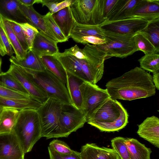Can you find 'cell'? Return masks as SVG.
Returning <instances> with one entry per match:
<instances>
[{
    "label": "cell",
    "mask_w": 159,
    "mask_h": 159,
    "mask_svg": "<svg viewBox=\"0 0 159 159\" xmlns=\"http://www.w3.org/2000/svg\"><path fill=\"white\" fill-rule=\"evenodd\" d=\"M140 68L153 73L159 72V54L155 53L145 55L138 60Z\"/></svg>",
    "instance_id": "obj_31"
},
{
    "label": "cell",
    "mask_w": 159,
    "mask_h": 159,
    "mask_svg": "<svg viewBox=\"0 0 159 159\" xmlns=\"http://www.w3.org/2000/svg\"><path fill=\"white\" fill-rule=\"evenodd\" d=\"M19 2V9L28 23L48 38L58 43V40L53 34L46 25L43 19L44 16L36 11L33 6L27 7Z\"/></svg>",
    "instance_id": "obj_14"
},
{
    "label": "cell",
    "mask_w": 159,
    "mask_h": 159,
    "mask_svg": "<svg viewBox=\"0 0 159 159\" xmlns=\"http://www.w3.org/2000/svg\"><path fill=\"white\" fill-rule=\"evenodd\" d=\"M16 23L22 30L29 50L30 49L35 37L39 31L28 23Z\"/></svg>",
    "instance_id": "obj_38"
},
{
    "label": "cell",
    "mask_w": 159,
    "mask_h": 159,
    "mask_svg": "<svg viewBox=\"0 0 159 159\" xmlns=\"http://www.w3.org/2000/svg\"><path fill=\"white\" fill-rule=\"evenodd\" d=\"M138 1V0H117L104 23L131 17L133 10Z\"/></svg>",
    "instance_id": "obj_18"
},
{
    "label": "cell",
    "mask_w": 159,
    "mask_h": 159,
    "mask_svg": "<svg viewBox=\"0 0 159 159\" xmlns=\"http://www.w3.org/2000/svg\"><path fill=\"white\" fill-rule=\"evenodd\" d=\"M74 0H61L57 5L56 7L51 13L52 14L68 7L70 6L74 1Z\"/></svg>",
    "instance_id": "obj_46"
},
{
    "label": "cell",
    "mask_w": 159,
    "mask_h": 159,
    "mask_svg": "<svg viewBox=\"0 0 159 159\" xmlns=\"http://www.w3.org/2000/svg\"><path fill=\"white\" fill-rule=\"evenodd\" d=\"M80 88L82 98V110L87 122L111 97L106 89H102L87 81H83Z\"/></svg>",
    "instance_id": "obj_9"
},
{
    "label": "cell",
    "mask_w": 159,
    "mask_h": 159,
    "mask_svg": "<svg viewBox=\"0 0 159 159\" xmlns=\"http://www.w3.org/2000/svg\"><path fill=\"white\" fill-rule=\"evenodd\" d=\"M152 81L156 88L159 89V72L153 73Z\"/></svg>",
    "instance_id": "obj_48"
},
{
    "label": "cell",
    "mask_w": 159,
    "mask_h": 159,
    "mask_svg": "<svg viewBox=\"0 0 159 159\" xmlns=\"http://www.w3.org/2000/svg\"><path fill=\"white\" fill-rule=\"evenodd\" d=\"M2 108L0 107V110H1V109Z\"/></svg>",
    "instance_id": "obj_50"
},
{
    "label": "cell",
    "mask_w": 159,
    "mask_h": 159,
    "mask_svg": "<svg viewBox=\"0 0 159 159\" xmlns=\"http://www.w3.org/2000/svg\"><path fill=\"white\" fill-rule=\"evenodd\" d=\"M13 133L25 154L30 152L42 138L41 123L37 109L19 110Z\"/></svg>",
    "instance_id": "obj_3"
},
{
    "label": "cell",
    "mask_w": 159,
    "mask_h": 159,
    "mask_svg": "<svg viewBox=\"0 0 159 159\" xmlns=\"http://www.w3.org/2000/svg\"><path fill=\"white\" fill-rule=\"evenodd\" d=\"M7 20L23 48L27 52L29 48L21 28L16 22L11 20Z\"/></svg>",
    "instance_id": "obj_40"
},
{
    "label": "cell",
    "mask_w": 159,
    "mask_h": 159,
    "mask_svg": "<svg viewBox=\"0 0 159 159\" xmlns=\"http://www.w3.org/2000/svg\"><path fill=\"white\" fill-rule=\"evenodd\" d=\"M18 0H0V16L19 23H28L21 12Z\"/></svg>",
    "instance_id": "obj_21"
},
{
    "label": "cell",
    "mask_w": 159,
    "mask_h": 159,
    "mask_svg": "<svg viewBox=\"0 0 159 159\" xmlns=\"http://www.w3.org/2000/svg\"><path fill=\"white\" fill-rule=\"evenodd\" d=\"M53 56L60 61L66 72L79 78L83 81H87L78 59L73 56L63 52H59Z\"/></svg>",
    "instance_id": "obj_22"
},
{
    "label": "cell",
    "mask_w": 159,
    "mask_h": 159,
    "mask_svg": "<svg viewBox=\"0 0 159 159\" xmlns=\"http://www.w3.org/2000/svg\"><path fill=\"white\" fill-rule=\"evenodd\" d=\"M106 89L113 99L131 101L155 95L156 88L150 73L136 67L108 81Z\"/></svg>",
    "instance_id": "obj_1"
},
{
    "label": "cell",
    "mask_w": 159,
    "mask_h": 159,
    "mask_svg": "<svg viewBox=\"0 0 159 159\" xmlns=\"http://www.w3.org/2000/svg\"><path fill=\"white\" fill-rule=\"evenodd\" d=\"M87 36H94L105 39L103 31L98 25H82L76 23L70 37L73 39Z\"/></svg>",
    "instance_id": "obj_29"
},
{
    "label": "cell",
    "mask_w": 159,
    "mask_h": 159,
    "mask_svg": "<svg viewBox=\"0 0 159 159\" xmlns=\"http://www.w3.org/2000/svg\"><path fill=\"white\" fill-rule=\"evenodd\" d=\"M61 0H40V3L42 6H46L51 13L53 10L56 7L58 3Z\"/></svg>",
    "instance_id": "obj_45"
},
{
    "label": "cell",
    "mask_w": 159,
    "mask_h": 159,
    "mask_svg": "<svg viewBox=\"0 0 159 159\" xmlns=\"http://www.w3.org/2000/svg\"><path fill=\"white\" fill-rule=\"evenodd\" d=\"M0 97L16 99L33 98L29 95L12 90L3 86L1 84H0Z\"/></svg>",
    "instance_id": "obj_41"
},
{
    "label": "cell",
    "mask_w": 159,
    "mask_h": 159,
    "mask_svg": "<svg viewBox=\"0 0 159 159\" xmlns=\"http://www.w3.org/2000/svg\"><path fill=\"white\" fill-rule=\"evenodd\" d=\"M149 22L141 18L131 17L104 23L99 26L104 31L134 35L143 31Z\"/></svg>",
    "instance_id": "obj_11"
},
{
    "label": "cell",
    "mask_w": 159,
    "mask_h": 159,
    "mask_svg": "<svg viewBox=\"0 0 159 159\" xmlns=\"http://www.w3.org/2000/svg\"><path fill=\"white\" fill-rule=\"evenodd\" d=\"M19 110L7 107L0 111V134L12 133Z\"/></svg>",
    "instance_id": "obj_25"
},
{
    "label": "cell",
    "mask_w": 159,
    "mask_h": 159,
    "mask_svg": "<svg viewBox=\"0 0 159 159\" xmlns=\"http://www.w3.org/2000/svg\"><path fill=\"white\" fill-rule=\"evenodd\" d=\"M72 39L77 43L86 45L91 43L92 45H98L103 44L106 42L105 39L94 36H84Z\"/></svg>",
    "instance_id": "obj_42"
},
{
    "label": "cell",
    "mask_w": 159,
    "mask_h": 159,
    "mask_svg": "<svg viewBox=\"0 0 159 159\" xmlns=\"http://www.w3.org/2000/svg\"><path fill=\"white\" fill-rule=\"evenodd\" d=\"M0 84L12 90L30 96L19 81L7 71L0 75Z\"/></svg>",
    "instance_id": "obj_32"
},
{
    "label": "cell",
    "mask_w": 159,
    "mask_h": 159,
    "mask_svg": "<svg viewBox=\"0 0 159 159\" xmlns=\"http://www.w3.org/2000/svg\"><path fill=\"white\" fill-rule=\"evenodd\" d=\"M57 43L39 31L30 50L39 57L53 56L59 52Z\"/></svg>",
    "instance_id": "obj_19"
},
{
    "label": "cell",
    "mask_w": 159,
    "mask_h": 159,
    "mask_svg": "<svg viewBox=\"0 0 159 159\" xmlns=\"http://www.w3.org/2000/svg\"><path fill=\"white\" fill-rule=\"evenodd\" d=\"M49 159H82L80 152L74 151L73 153L68 155L60 154L48 147Z\"/></svg>",
    "instance_id": "obj_43"
},
{
    "label": "cell",
    "mask_w": 159,
    "mask_h": 159,
    "mask_svg": "<svg viewBox=\"0 0 159 159\" xmlns=\"http://www.w3.org/2000/svg\"><path fill=\"white\" fill-rule=\"evenodd\" d=\"M14 51L0 18V55L2 56H13Z\"/></svg>",
    "instance_id": "obj_36"
},
{
    "label": "cell",
    "mask_w": 159,
    "mask_h": 159,
    "mask_svg": "<svg viewBox=\"0 0 159 159\" xmlns=\"http://www.w3.org/2000/svg\"><path fill=\"white\" fill-rule=\"evenodd\" d=\"M141 32L159 51V19L149 22Z\"/></svg>",
    "instance_id": "obj_34"
},
{
    "label": "cell",
    "mask_w": 159,
    "mask_h": 159,
    "mask_svg": "<svg viewBox=\"0 0 159 159\" xmlns=\"http://www.w3.org/2000/svg\"><path fill=\"white\" fill-rule=\"evenodd\" d=\"M63 52L73 56L78 59H87L86 55L82 49L80 48L77 45L69 49H65Z\"/></svg>",
    "instance_id": "obj_44"
},
{
    "label": "cell",
    "mask_w": 159,
    "mask_h": 159,
    "mask_svg": "<svg viewBox=\"0 0 159 159\" xmlns=\"http://www.w3.org/2000/svg\"><path fill=\"white\" fill-rule=\"evenodd\" d=\"M138 135L155 147L159 148V119L152 116L138 125Z\"/></svg>",
    "instance_id": "obj_15"
},
{
    "label": "cell",
    "mask_w": 159,
    "mask_h": 159,
    "mask_svg": "<svg viewBox=\"0 0 159 159\" xmlns=\"http://www.w3.org/2000/svg\"><path fill=\"white\" fill-rule=\"evenodd\" d=\"M61 138L67 137L72 133L83 127L87 120L82 110L72 105L62 104L60 116Z\"/></svg>",
    "instance_id": "obj_10"
},
{
    "label": "cell",
    "mask_w": 159,
    "mask_h": 159,
    "mask_svg": "<svg viewBox=\"0 0 159 159\" xmlns=\"http://www.w3.org/2000/svg\"><path fill=\"white\" fill-rule=\"evenodd\" d=\"M131 17L141 18L149 22L159 19V0H138Z\"/></svg>",
    "instance_id": "obj_16"
},
{
    "label": "cell",
    "mask_w": 159,
    "mask_h": 159,
    "mask_svg": "<svg viewBox=\"0 0 159 159\" xmlns=\"http://www.w3.org/2000/svg\"><path fill=\"white\" fill-rule=\"evenodd\" d=\"M80 153L82 159H121L112 148L100 147L93 143L82 146Z\"/></svg>",
    "instance_id": "obj_17"
},
{
    "label": "cell",
    "mask_w": 159,
    "mask_h": 159,
    "mask_svg": "<svg viewBox=\"0 0 159 159\" xmlns=\"http://www.w3.org/2000/svg\"><path fill=\"white\" fill-rule=\"evenodd\" d=\"M129 115L120 102L109 98L87 122L100 131H118L128 123Z\"/></svg>",
    "instance_id": "obj_2"
},
{
    "label": "cell",
    "mask_w": 159,
    "mask_h": 159,
    "mask_svg": "<svg viewBox=\"0 0 159 159\" xmlns=\"http://www.w3.org/2000/svg\"><path fill=\"white\" fill-rule=\"evenodd\" d=\"M125 138L117 137L111 140V145L121 159H130L128 148L125 143Z\"/></svg>",
    "instance_id": "obj_37"
},
{
    "label": "cell",
    "mask_w": 159,
    "mask_h": 159,
    "mask_svg": "<svg viewBox=\"0 0 159 159\" xmlns=\"http://www.w3.org/2000/svg\"><path fill=\"white\" fill-rule=\"evenodd\" d=\"M48 146L57 152L62 154H70L74 151L66 143L58 139H53L52 141Z\"/></svg>",
    "instance_id": "obj_39"
},
{
    "label": "cell",
    "mask_w": 159,
    "mask_h": 159,
    "mask_svg": "<svg viewBox=\"0 0 159 159\" xmlns=\"http://www.w3.org/2000/svg\"><path fill=\"white\" fill-rule=\"evenodd\" d=\"M40 57L46 69L56 76L66 84L67 82L66 71L57 58L54 56Z\"/></svg>",
    "instance_id": "obj_28"
},
{
    "label": "cell",
    "mask_w": 159,
    "mask_h": 159,
    "mask_svg": "<svg viewBox=\"0 0 159 159\" xmlns=\"http://www.w3.org/2000/svg\"><path fill=\"white\" fill-rule=\"evenodd\" d=\"M82 49L87 57L78 59L82 71L88 82L96 84L103 74L106 55L95 45L87 44Z\"/></svg>",
    "instance_id": "obj_8"
},
{
    "label": "cell",
    "mask_w": 159,
    "mask_h": 159,
    "mask_svg": "<svg viewBox=\"0 0 159 159\" xmlns=\"http://www.w3.org/2000/svg\"><path fill=\"white\" fill-rule=\"evenodd\" d=\"M125 143L128 148L130 159H150L152 152L150 148L147 147L137 139L125 138Z\"/></svg>",
    "instance_id": "obj_26"
},
{
    "label": "cell",
    "mask_w": 159,
    "mask_h": 159,
    "mask_svg": "<svg viewBox=\"0 0 159 159\" xmlns=\"http://www.w3.org/2000/svg\"><path fill=\"white\" fill-rule=\"evenodd\" d=\"M25 70L48 98L54 99L62 104L72 105L66 84L52 73L46 69L42 71Z\"/></svg>",
    "instance_id": "obj_5"
},
{
    "label": "cell",
    "mask_w": 159,
    "mask_h": 159,
    "mask_svg": "<svg viewBox=\"0 0 159 159\" xmlns=\"http://www.w3.org/2000/svg\"><path fill=\"white\" fill-rule=\"evenodd\" d=\"M2 64V60L0 56V75L3 72L1 70V66Z\"/></svg>",
    "instance_id": "obj_49"
},
{
    "label": "cell",
    "mask_w": 159,
    "mask_h": 159,
    "mask_svg": "<svg viewBox=\"0 0 159 159\" xmlns=\"http://www.w3.org/2000/svg\"><path fill=\"white\" fill-rule=\"evenodd\" d=\"M25 155L13 132L0 134V159H24Z\"/></svg>",
    "instance_id": "obj_13"
},
{
    "label": "cell",
    "mask_w": 159,
    "mask_h": 159,
    "mask_svg": "<svg viewBox=\"0 0 159 159\" xmlns=\"http://www.w3.org/2000/svg\"><path fill=\"white\" fill-rule=\"evenodd\" d=\"M66 73V88L72 102V105L78 109L82 110V98L80 87L83 81L79 78Z\"/></svg>",
    "instance_id": "obj_24"
},
{
    "label": "cell",
    "mask_w": 159,
    "mask_h": 159,
    "mask_svg": "<svg viewBox=\"0 0 159 159\" xmlns=\"http://www.w3.org/2000/svg\"><path fill=\"white\" fill-rule=\"evenodd\" d=\"M0 18L9 42L15 54V57L18 60L23 59L26 52L24 50L21 45L7 20L1 16Z\"/></svg>",
    "instance_id": "obj_30"
},
{
    "label": "cell",
    "mask_w": 159,
    "mask_h": 159,
    "mask_svg": "<svg viewBox=\"0 0 159 159\" xmlns=\"http://www.w3.org/2000/svg\"><path fill=\"white\" fill-rule=\"evenodd\" d=\"M103 0H74L70 7L76 23L98 25L103 23Z\"/></svg>",
    "instance_id": "obj_7"
},
{
    "label": "cell",
    "mask_w": 159,
    "mask_h": 159,
    "mask_svg": "<svg viewBox=\"0 0 159 159\" xmlns=\"http://www.w3.org/2000/svg\"><path fill=\"white\" fill-rule=\"evenodd\" d=\"M52 15L64 35L68 39L76 23L72 15L70 6L66 7Z\"/></svg>",
    "instance_id": "obj_20"
},
{
    "label": "cell",
    "mask_w": 159,
    "mask_h": 159,
    "mask_svg": "<svg viewBox=\"0 0 159 159\" xmlns=\"http://www.w3.org/2000/svg\"><path fill=\"white\" fill-rule=\"evenodd\" d=\"M9 61L11 63L27 70L42 71L46 70L40 57L30 49L26 52L23 59L18 60L15 56H12Z\"/></svg>",
    "instance_id": "obj_23"
},
{
    "label": "cell",
    "mask_w": 159,
    "mask_h": 159,
    "mask_svg": "<svg viewBox=\"0 0 159 159\" xmlns=\"http://www.w3.org/2000/svg\"><path fill=\"white\" fill-rule=\"evenodd\" d=\"M7 72L19 81L33 99L41 104L48 98L46 93L32 79L25 69L11 63Z\"/></svg>",
    "instance_id": "obj_12"
},
{
    "label": "cell",
    "mask_w": 159,
    "mask_h": 159,
    "mask_svg": "<svg viewBox=\"0 0 159 159\" xmlns=\"http://www.w3.org/2000/svg\"><path fill=\"white\" fill-rule=\"evenodd\" d=\"M21 4L27 7L33 6L34 3H39L40 0H18Z\"/></svg>",
    "instance_id": "obj_47"
},
{
    "label": "cell",
    "mask_w": 159,
    "mask_h": 159,
    "mask_svg": "<svg viewBox=\"0 0 159 159\" xmlns=\"http://www.w3.org/2000/svg\"><path fill=\"white\" fill-rule=\"evenodd\" d=\"M133 39L138 51L143 52L145 55L159 53V51L142 32L134 35Z\"/></svg>",
    "instance_id": "obj_33"
},
{
    "label": "cell",
    "mask_w": 159,
    "mask_h": 159,
    "mask_svg": "<svg viewBox=\"0 0 159 159\" xmlns=\"http://www.w3.org/2000/svg\"><path fill=\"white\" fill-rule=\"evenodd\" d=\"M103 31L106 42L96 46L105 53V60L113 57L124 58L138 51L133 35Z\"/></svg>",
    "instance_id": "obj_6"
},
{
    "label": "cell",
    "mask_w": 159,
    "mask_h": 159,
    "mask_svg": "<svg viewBox=\"0 0 159 159\" xmlns=\"http://www.w3.org/2000/svg\"><path fill=\"white\" fill-rule=\"evenodd\" d=\"M43 20L46 25L53 34L58 43L65 42L68 41L54 20L52 14L49 11L44 15Z\"/></svg>",
    "instance_id": "obj_35"
},
{
    "label": "cell",
    "mask_w": 159,
    "mask_h": 159,
    "mask_svg": "<svg viewBox=\"0 0 159 159\" xmlns=\"http://www.w3.org/2000/svg\"><path fill=\"white\" fill-rule=\"evenodd\" d=\"M41 104L33 98L16 99L0 97V107L13 108L19 110L37 109Z\"/></svg>",
    "instance_id": "obj_27"
},
{
    "label": "cell",
    "mask_w": 159,
    "mask_h": 159,
    "mask_svg": "<svg viewBox=\"0 0 159 159\" xmlns=\"http://www.w3.org/2000/svg\"><path fill=\"white\" fill-rule=\"evenodd\" d=\"M62 104L49 98L37 109L41 123L42 137L46 139L61 138L60 121Z\"/></svg>",
    "instance_id": "obj_4"
}]
</instances>
